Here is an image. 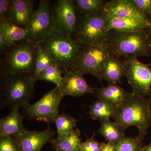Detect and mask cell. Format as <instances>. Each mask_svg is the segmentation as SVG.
Masks as SVG:
<instances>
[{
    "label": "cell",
    "mask_w": 151,
    "mask_h": 151,
    "mask_svg": "<svg viewBox=\"0 0 151 151\" xmlns=\"http://www.w3.org/2000/svg\"><path fill=\"white\" fill-rule=\"evenodd\" d=\"M63 97L59 87L55 86L37 102L22 108L24 115L30 120L54 123Z\"/></svg>",
    "instance_id": "obj_7"
},
{
    "label": "cell",
    "mask_w": 151,
    "mask_h": 151,
    "mask_svg": "<svg viewBox=\"0 0 151 151\" xmlns=\"http://www.w3.org/2000/svg\"><path fill=\"white\" fill-rule=\"evenodd\" d=\"M108 17V16H107ZM109 29L124 31L143 30L151 29L150 19H120L108 17Z\"/></svg>",
    "instance_id": "obj_19"
},
{
    "label": "cell",
    "mask_w": 151,
    "mask_h": 151,
    "mask_svg": "<svg viewBox=\"0 0 151 151\" xmlns=\"http://www.w3.org/2000/svg\"><path fill=\"white\" fill-rule=\"evenodd\" d=\"M151 20V19H150Z\"/></svg>",
    "instance_id": "obj_36"
},
{
    "label": "cell",
    "mask_w": 151,
    "mask_h": 151,
    "mask_svg": "<svg viewBox=\"0 0 151 151\" xmlns=\"http://www.w3.org/2000/svg\"><path fill=\"white\" fill-rule=\"evenodd\" d=\"M149 100H150V106H151V96H150V98H149Z\"/></svg>",
    "instance_id": "obj_35"
},
{
    "label": "cell",
    "mask_w": 151,
    "mask_h": 151,
    "mask_svg": "<svg viewBox=\"0 0 151 151\" xmlns=\"http://www.w3.org/2000/svg\"><path fill=\"white\" fill-rule=\"evenodd\" d=\"M54 63H57L40 44L37 45L35 68L34 76L37 79V77L46 68Z\"/></svg>",
    "instance_id": "obj_26"
},
{
    "label": "cell",
    "mask_w": 151,
    "mask_h": 151,
    "mask_svg": "<svg viewBox=\"0 0 151 151\" xmlns=\"http://www.w3.org/2000/svg\"><path fill=\"white\" fill-rule=\"evenodd\" d=\"M141 151H151V142L147 145L144 146Z\"/></svg>",
    "instance_id": "obj_34"
},
{
    "label": "cell",
    "mask_w": 151,
    "mask_h": 151,
    "mask_svg": "<svg viewBox=\"0 0 151 151\" xmlns=\"http://www.w3.org/2000/svg\"><path fill=\"white\" fill-rule=\"evenodd\" d=\"M55 135L54 131L48 127L43 131H26L12 138L21 151H40Z\"/></svg>",
    "instance_id": "obj_13"
},
{
    "label": "cell",
    "mask_w": 151,
    "mask_h": 151,
    "mask_svg": "<svg viewBox=\"0 0 151 151\" xmlns=\"http://www.w3.org/2000/svg\"><path fill=\"white\" fill-rule=\"evenodd\" d=\"M84 75L80 70L76 69L63 73L62 81L58 87L64 97H79L94 93V89L88 84Z\"/></svg>",
    "instance_id": "obj_12"
},
{
    "label": "cell",
    "mask_w": 151,
    "mask_h": 151,
    "mask_svg": "<svg viewBox=\"0 0 151 151\" xmlns=\"http://www.w3.org/2000/svg\"><path fill=\"white\" fill-rule=\"evenodd\" d=\"M106 143L99 142L95 138V134L81 144L82 151H102Z\"/></svg>",
    "instance_id": "obj_29"
},
{
    "label": "cell",
    "mask_w": 151,
    "mask_h": 151,
    "mask_svg": "<svg viewBox=\"0 0 151 151\" xmlns=\"http://www.w3.org/2000/svg\"><path fill=\"white\" fill-rule=\"evenodd\" d=\"M124 76L123 60L111 55L106 60L101 72V79L108 84H118Z\"/></svg>",
    "instance_id": "obj_18"
},
{
    "label": "cell",
    "mask_w": 151,
    "mask_h": 151,
    "mask_svg": "<svg viewBox=\"0 0 151 151\" xmlns=\"http://www.w3.org/2000/svg\"><path fill=\"white\" fill-rule=\"evenodd\" d=\"M50 11L54 31L73 38L79 20L73 1L58 0Z\"/></svg>",
    "instance_id": "obj_10"
},
{
    "label": "cell",
    "mask_w": 151,
    "mask_h": 151,
    "mask_svg": "<svg viewBox=\"0 0 151 151\" xmlns=\"http://www.w3.org/2000/svg\"><path fill=\"white\" fill-rule=\"evenodd\" d=\"M11 0L0 1V19H8L10 11Z\"/></svg>",
    "instance_id": "obj_32"
},
{
    "label": "cell",
    "mask_w": 151,
    "mask_h": 151,
    "mask_svg": "<svg viewBox=\"0 0 151 151\" xmlns=\"http://www.w3.org/2000/svg\"><path fill=\"white\" fill-rule=\"evenodd\" d=\"M124 75L132 87V92L146 97L151 95V68L139 61L137 57L123 60Z\"/></svg>",
    "instance_id": "obj_8"
},
{
    "label": "cell",
    "mask_w": 151,
    "mask_h": 151,
    "mask_svg": "<svg viewBox=\"0 0 151 151\" xmlns=\"http://www.w3.org/2000/svg\"><path fill=\"white\" fill-rule=\"evenodd\" d=\"M37 45L27 40L14 45L6 52L2 75L25 73L33 75Z\"/></svg>",
    "instance_id": "obj_6"
},
{
    "label": "cell",
    "mask_w": 151,
    "mask_h": 151,
    "mask_svg": "<svg viewBox=\"0 0 151 151\" xmlns=\"http://www.w3.org/2000/svg\"><path fill=\"white\" fill-rule=\"evenodd\" d=\"M26 29L27 31L26 40L36 44L41 43L54 30L48 1H40Z\"/></svg>",
    "instance_id": "obj_11"
},
{
    "label": "cell",
    "mask_w": 151,
    "mask_h": 151,
    "mask_svg": "<svg viewBox=\"0 0 151 151\" xmlns=\"http://www.w3.org/2000/svg\"><path fill=\"white\" fill-rule=\"evenodd\" d=\"M110 31L108 17L103 10L96 14L81 16L73 39L84 46H100L106 42Z\"/></svg>",
    "instance_id": "obj_5"
},
{
    "label": "cell",
    "mask_w": 151,
    "mask_h": 151,
    "mask_svg": "<svg viewBox=\"0 0 151 151\" xmlns=\"http://www.w3.org/2000/svg\"><path fill=\"white\" fill-rule=\"evenodd\" d=\"M97 100H104L118 107L124 101L130 92L118 84H108L106 86L94 89Z\"/></svg>",
    "instance_id": "obj_17"
},
{
    "label": "cell",
    "mask_w": 151,
    "mask_h": 151,
    "mask_svg": "<svg viewBox=\"0 0 151 151\" xmlns=\"http://www.w3.org/2000/svg\"><path fill=\"white\" fill-rule=\"evenodd\" d=\"M0 151H21L13 138L9 136L0 137Z\"/></svg>",
    "instance_id": "obj_30"
},
{
    "label": "cell",
    "mask_w": 151,
    "mask_h": 151,
    "mask_svg": "<svg viewBox=\"0 0 151 151\" xmlns=\"http://www.w3.org/2000/svg\"><path fill=\"white\" fill-rule=\"evenodd\" d=\"M117 144L116 142L106 143L102 151H117Z\"/></svg>",
    "instance_id": "obj_33"
},
{
    "label": "cell",
    "mask_w": 151,
    "mask_h": 151,
    "mask_svg": "<svg viewBox=\"0 0 151 151\" xmlns=\"http://www.w3.org/2000/svg\"><path fill=\"white\" fill-rule=\"evenodd\" d=\"M123 131L129 127H137L139 134L145 137L151 125V108L149 99L130 92L116 108L114 117Z\"/></svg>",
    "instance_id": "obj_2"
},
{
    "label": "cell",
    "mask_w": 151,
    "mask_h": 151,
    "mask_svg": "<svg viewBox=\"0 0 151 151\" xmlns=\"http://www.w3.org/2000/svg\"><path fill=\"white\" fill-rule=\"evenodd\" d=\"M98 132L108 142L119 143L125 135L119 124L110 119L101 122Z\"/></svg>",
    "instance_id": "obj_23"
},
{
    "label": "cell",
    "mask_w": 151,
    "mask_h": 151,
    "mask_svg": "<svg viewBox=\"0 0 151 151\" xmlns=\"http://www.w3.org/2000/svg\"><path fill=\"white\" fill-rule=\"evenodd\" d=\"M54 123L56 125L57 138L65 137L75 129L76 126V120L65 113L58 115Z\"/></svg>",
    "instance_id": "obj_25"
},
{
    "label": "cell",
    "mask_w": 151,
    "mask_h": 151,
    "mask_svg": "<svg viewBox=\"0 0 151 151\" xmlns=\"http://www.w3.org/2000/svg\"><path fill=\"white\" fill-rule=\"evenodd\" d=\"M103 11L107 16L117 18L150 19L142 14L136 9L132 0L108 1Z\"/></svg>",
    "instance_id": "obj_14"
},
{
    "label": "cell",
    "mask_w": 151,
    "mask_h": 151,
    "mask_svg": "<svg viewBox=\"0 0 151 151\" xmlns=\"http://www.w3.org/2000/svg\"><path fill=\"white\" fill-rule=\"evenodd\" d=\"M19 108L15 107L11 109L8 115L0 120V137H13L24 134L25 130L23 124V116L19 113Z\"/></svg>",
    "instance_id": "obj_16"
},
{
    "label": "cell",
    "mask_w": 151,
    "mask_h": 151,
    "mask_svg": "<svg viewBox=\"0 0 151 151\" xmlns=\"http://www.w3.org/2000/svg\"><path fill=\"white\" fill-rule=\"evenodd\" d=\"M63 71L57 63L49 66L37 77V80L51 82L59 87L62 81Z\"/></svg>",
    "instance_id": "obj_27"
},
{
    "label": "cell",
    "mask_w": 151,
    "mask_h": 151,
    "mask_svg": "<svg viewBox=\"0 0 151 151\" xmlns=\"http://www.w3.org/2000/svg\"><path fill=\"white\" fill-rule=\"evenodd\" d=\"M0 32L5 37L10 48L16 43L26 40L27 37L26 29L18 26L7 19H0Z\"/></svg>",
    "instance_id": "obj_21"
},
{
    "label": "cell",
    "mask_w": 151,
    "mask_h": 151,
    "mask_svg": "<svg viewBox=\"0 0 151 151\" xmlns=\"http://www.w3.org/2000/svg\"><path fill=\"white\" fill-rule=\"evenodd\" d=\"M40 44L61 68L63 73L73 69L76 60L84 46L73 38L54 30Z\"/></svg>",
    "instance_id": "obj_4"
},
{
    "label": "cell",
    "mask_w": 151,
    "mask_h": 151,
    "mask_svg": "<svg viewBox=\"0 0 151 151\" xmlns=\"http://www.w3.org/2000/svg\"><path fill=\"white\" fill-rule=\"evenodd\" d=\"M1 107L24 108L29 105L37 81L32 74L16 73L2 75Z\"/></svg>",
    "instance_id": "obj_3"
},
{
    "label": "cell",
    "mask_w": 151,
    "mask_h": 151,
    "mask_svg": "<svg viewBox=\"0 0 151 151\" xmlns=\"http://www.w3.org/2000/svg\"><path fill=\"white\" fill-rule=\"evenodd\" d=\"M111 55L118 57L151 55V29L134 31L111 30L106 40Z\"/></svg>",
    "instance_id": "obj_1"
},
{
    "label": "cell",
    "mask_w": 151,
    "mask_h": 151,
    "mask_svg": "<svg viewBox=\"0 0 151 151\" xmlns=\"http://www.w3.org/2000/svg\"><path fill=\"white\" fill-rule=\"evenodd\" d=\"M34 0H11L8 20L19 27L26 28L34 14Z\"/></svg>",
    "instance_id": "obj_15"
},
{
    "label": "cell",
    "mask_w": 151,
    "mask_h": 151,
    "mask_svg": "<svg viewBox=\"0 0 151 151\" xmlns=\"http://www.w3.org/2000/svg\"><path fill=\"white\" fill-rule=\"evenodd\" d=\"M81 134L75 129L65 137L52 139V146L58 151H82Z\"/></svg>",
    "instance_id": "obj_20"
},
{
    "label": "cell",
    "mask_w": 151,
    "mask_h": 151,
    "mask_svg": "<svg viewBox=\"0 0 151 151\" xmlns=\"http://www.w3.org/2000/svg\"><path fill=\"white\" fill-rule=\"evenodd\" d=\"M144 137H145L139 134L135 137L124 135L117 144V151H141L144 146Z\"/></svg>",
    "instance_id": "obj_28"
},
{
    "label": "cell",
    "mask_w": 151,
    "mask_h": 151,
    "mask_svg": "<svg viewBox=\"0 0 151 151\" xmlns=\"http://www.w3.org/2000/svg\"><path fill=\"white\" fill-rule=\"evenodd\" d=\"M111 55L106 43L98 46H84L76 60L73 69L84 74H91L101 81L103 66Z\"/></svg>",
    "instance_id": "obj_9"
},
{
    "label": "cell",
    "mask_w": 151,
    "mask_h": 151,
    "mask_svg": "<svg viewBox=\"0 0 151 151\" xmlns=\"http://www.w3.org/2000/svg\"><path fill=\"white\" fill-rule=\"evenodd\" d=\"M135 7L142 14L151 19V0H132Z\"/></svg>",
    "instance_id": "obj_31"
},
{
    "label": "cell",
    "mask_w": 151,
    "mask_h": 151,
    "mask_svg": "<svg viewBox=\"0 0 151 151\" xmlns=\"http://www.w3.org/2000/svg\"><path fill=\"white\" fill-rule=\"evenodd\" d=\"M78 12L81 16L91 15L101 12L108 1L104 0H74Z\"/></svg>",
    "instance_id": "obj_24"
},
{
    "label": "cell",
    "mask_w": 151,
    "mask_h": 151,
    "mask_svg": "<svg viewBox=\"0 0 151 151\" xmlns=\"http://www.w3.org/2000/svg\"><path fill=\"white\" fill-rule=\"evenodd\" d=\"M89 108V118L101 123L111 118L114 119L117 107L104 100H97Z\"/></svg>",
    "instance_id": "obj_22"
}]
</instances>
